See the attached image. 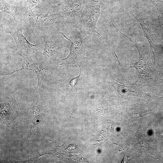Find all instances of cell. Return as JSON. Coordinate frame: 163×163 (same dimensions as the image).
I'll return each instance as SVG.
<instances>
[{
    "label": "cell",
    "instance_id": "4",
    "mask_svg": "<svg viewBox=\"0 0 163 163\" xmlns=\"http://www.w3.org/2000/svg\"><path fill=\"white\" fill-rule=\"evenodd\" d=\"M101 12L100 5L88 6L84 10L81 26L79 30L83 37L89 35H98L101 37L97 31V24Z\"/></svg>",
    "mask_w": 163,
    "mask_h": 163
},
{
    "label": "cell",
    "instance_id": "3",
    "mask_svg": "<svg viewBox=\"0 0 163 163\" xmlns=\"http://www.w3.org/2000/svg\"><path fill=\"white\" fill-rule=\"evenodd\" d=\"M44 47L42 54L44 63L50 66L59 54L68 40L58 34H42Z\"/></svg>",
    "mask_w": 163,
    "mask_h": 163
},
{
    "label": "cell",
    "instance_id": "7",
    "mask_svg": "<svg viewBox=\"0 0 163 163\" xmlns=\"http://www.w3.org/2000/svg\"><path fill=\"white\" fill-rule=\"evenodd\" d=\"M61 33L65 38L70 41L71 44L68 47L69 50L68 56L66 58L58 59V61L60 63L61 65L67 63L74 64L82 54L85 44L90 40L92 35H89L84 38H83L80 35L79 39L75 40L74 41L72 42L70 39L61 32Z\"/></svg>",
    "mask_w": 163,
    "mask_h": 163
},
{
    "label": "cell",
    "instance_id": "5",
    "mask_svg": "<svg viewBox=\"0 0 163 163\" xmlns=\"http://www.w3.org/2000/svg\"><path fill=\"white\" fill-rule=\"evenodd\" d=\"M23 58L21 68L10 73L1 74V75H8L21 70L31 71L34 72L37 78V85L36 91H40V86L42 81L46 75L50 72V66L44 63L37 62L34 60L21 55H19Z\"/></svg>",
    "mask_w": 163,
    "mask_h": 163
},
{
    "label": "cell",
    "instance_id": "10",
    "mask_svg": "<svg viewBox=\"0 0 163 163\" xmlns=\"http://www.w3.org/2000/svg\"><path fill=\"white\" fill-rule=\"evenodd\" d=\"M80 72L79 75L72 79L69 82L70 85L72 87H72H74L76 84L77 81H78V78L80 77L81 73V70L80 69Z\"/></svg>",
    "mask_w": 163,
    "mask_h": 163
},
{
    "label": "cell",
    "instance_id": "2",
    "mask_svg": "<svg viewBox=\"0 0 163 163\" xmlns=\"http://www.w3.org/2000/svg\"><path fill=\"white\" fill-rule=\"evenodd\" d=\"M1 28L2 30L9 34L14 39L18 50V55L24 56L33 60L41 55V49L38 44H34L30 43L26 37L23 34L24 28L20 25L14 31H10L5 24H2Z\"/></svg>",
    "mask_w": 163,
    "mask_h": 163
},
{
    "label": "cell",
    "instance_id": "9",
    "mask_svg": "<svg viewBox=\"0 0 163 163\" xmlns=\"http://www.w3.org/2000/svg\"><path fill=\"white\" fill-rule=\"evenodd\" d=\"M1 1L3 7L1 8V11L10 15L14 18V21H17L22 13H20L16 8L6 4L3 0Z\"/></svg>",
    "mask_w": 163,
    "mask_h": 163
},
{
    "label": "cell",
    "instance_id": "1",
    "mask_svg": "<svg viewBox=\"0 0 163 163\" xmlns=\"http://www.w3.org/2000/svg\"><path fill=\"white\" fill-rule=\"evenodd\" d=\"M28 24L42 34H58L63 28L71 27L65 15L58 12L55 13H29L26 15Z\"/></svg>",
    "mask_w": 163,
    "mask_h": 163
},
{
    "label": "cell",
    "instance_id": "8",
    "mask_svg": "<svg viewBox=\"0 0 163 163\" xmlns=\"http://www.w3.org/2000/svg\"><path fill=\"white\" fill-rule=\"evenodd\" d=\"M137 21L140 25L144 34L147 38L152 50L154 56L158 49L159 41L152 26L142 18L137 12L129 13Z\"/></svg>",
    "mask_w": 163,
    "mask_h": 163
},
{
    "label": "cell",
    "instance_id": "6",
    "mask_svg": "<svg viewBox=\"0 0 163 163\" xmlns=\"http://www.w3.org/2000/svg\"><path fill=\"white\" fill-rule=\"evenodd\" d=\"M85 7L81 0H70L66 6L59 12L65 15L72 27L79 30Z\"/></svg>",
    "mask_w": 163,
    "mask_h": 163
},
{
    "label": "cell",
    "instance_id": "11",
    "mask_svg": "<svg viewBox=\"0 0 163 163\" xmlns=\"http://www.w3.org/2000/svg\"><path fill=\"white\" fill-rule=\"evenodd\" d=\"M150 1L153 5L155 6L157 8V9L158 10L160 8V7L159 6V5L156 3L154 1H152V0H149Z\"/></svg>",
    "mask_w": 163,
    "mask_h": 163
}]
</instances>
